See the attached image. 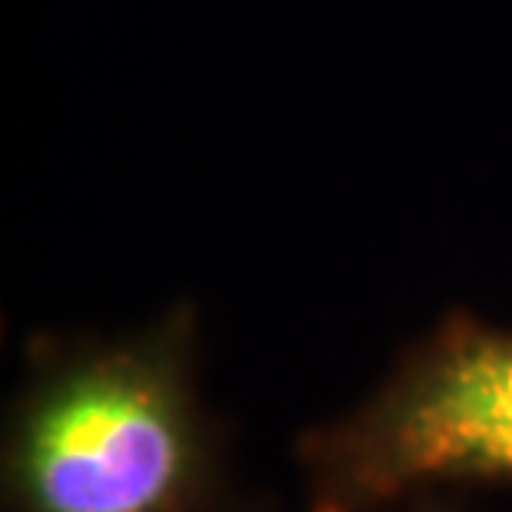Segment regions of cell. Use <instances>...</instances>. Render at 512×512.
Here are the masks:
<instances>
[{
    "instance_id": "obj_1",
    "label": "cell",
    "mask_w": 512,
    "mask_h": 512,
    "mask_svg": "<svg viewBox=\"0 0 512 512\" xmlns=\"http://www.w3.org/2000/svg\"><path fill=\"white\" fill-rule=\"evenodd\" d=\"M180 433L160 386L130 366L57 396L30 443V486L47 512H153L180 476Z\"/></svg>"
},
{
    "instance_id": "obj_2",
    "label": "cell",
    "mask_w": 512,
    "mask_h": 512,
    "mask_svg": "<svg viewBox=\"0 0 512 512\" xmlns=\"http://www.w3.org/2000/svg\"><path fill=\"white\" fill-rule=\"evenodd\" d=\"M380 463L386 479L512 476V336H453L396 409Z\"/></svg>"
}]
</instances>
